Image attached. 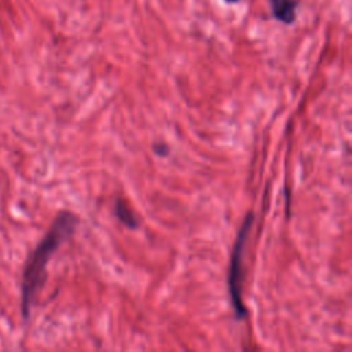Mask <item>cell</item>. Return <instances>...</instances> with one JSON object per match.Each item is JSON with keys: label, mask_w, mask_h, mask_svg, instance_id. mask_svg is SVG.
Listing matches in <instances>:
<instances>
[{"label": "cell", "mask_w": 352, "mask_h": 352, "mask_svg": "<svg viewBox=\"0 0 352 352\" xmlns=\"http://www.w3.org/2000/svg\"><path fill=\"white\" fill-rule=\"evenodd\" d=\"M114 212H116V216L118 217V220L122 224H125L128 228H136L139 226L138 217L135 216V213L129 209V206L122 199H117Z\"/></svg>", "instance_id": "obj_4"}, {"label": "cell", "mask_w": 352, "mask_h": 352, "mask_svg": "<svg viewBox=\"0 0 352 352\" xmlns=\"http://www.w3.org/2000/svg\"><path fill=\"white\" fill-rule=\"evenodd\" d=\"M78 224V217L72 212H60L52 221L48 232L36 246L28 258L22 274V315L29 319L30 307L38 290L45 280V271L48 261L58 250V248L67 241Z\"/></svg>", "instance_id": "obj_1"}, {"label": "cell", "mask_w": 352, "mask_h": 352, "mask_svg": "<svg viewBox=\"0 0 352 352\" xmlns=\"http://www.w3.org/2000/svg\"><path fill=\"white\" fill-rule=\"evenodd\" d=\"M227 4H235V3H238L239 0H224Z\"/></svg>", "instance_id": "obj_5"}, {"label": "cell", "mask_w": 352, "mask_h": 352, "mask_svg": "<svg viewBox=\"0 0 352 352\" xmlns=\"http://www.w3.org/2000/svg\"><path fill=\"white\" fill-rule=\"evenodd\" d=\"M252 224H253V213H248V216L245 217L239 228L235 243L232 246L230 267H228V292H230L234 311L239 319L245 318L246 315V309L242 301V258H243V249H245Z\"/></svg>", "instance_id": "obj_2"}, {"label": "cell", "mask_w": 352, "mask_h": 352, "mask_svg": "<svg viewBox=\"0 0 352 352\" xmlns=\"http://www.w3.org/2000/svg\"><path fill=\"white\" fill-rule=\"evenodd\" d=\"M297 0H270V10L274 19L293 25L297 19Z\"/></svg>", "instance_id": "obj_3"}]
</instances>
